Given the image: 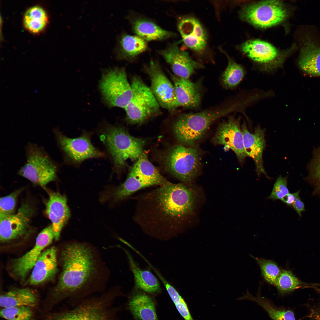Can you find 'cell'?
I'll return each mask as SVG.
<instances>
[{"instance_id": "cell-34", "label": "cell", "mask_w": 320, "mask_h": 320, "mask_svg": "<svg viewBox=\"0 0 320 320\" xmlns=\"http://www.w3.org/2000/svg\"><path fill=\"white\" fill-rule=\"evenodd\" d=\"M257 262L265 280L269 284L275 285L281 271L274 261L252 256Z\"/></svg>"}, {"instance_id": "cell-1", "label": "cell", "mask_w": 320, "mask_h": 320, "mask_svg": "<svg viewBox=\"0 0 320 320\" xmlns=\"http://www.w3.org/2000/svg\"><path fill=\"white\" fill-rule=\"evenodd\" d=\"M61 271L51 293L48 306L69 298L73 306L91 294L105 291L109 271L92 245L76 241L65 244L60 250Z\"/></svg>"}, {"instance_id": "cell-7", "label": "cell", "mask_w": 320, "mask_h": 320, "mask_svg": "<svg viewBox=\"0 0 320 320\" xmlns=\"http://www.w3.org/2000/svg\"><path fill=\"white\" fill-rule=\"evenodd\" d=\"M25 150L26 162L19 175L41 186L57 179V165L42 147L29 143Z\"/></svg>"}, {"instance_id": "cell-36", "label": "cell", "mask_w": 320, "mask_h": 320, "mask_svg": "<svg viewBox=\"0 0 320 320\" xmlns=\"http://www.w3.org/2000/svg\"><path fill=\"white\" fill-rule=\"evenodd\" d=\"M289 192L287 187V180L286 177L279 176L277 179L268 199L275 200H281Z\"/></svg>"}, {"instance_id": "cell-24", "label": "cell", "mask_w": 320, "mask_h": 320, "mask_svg": "<svg viewBox=\"0 0 320 320\" xmlns=\"http://www.w3.org/2000/svg\"><path fill=\"white\" fill-rule=\"evenodd\" d=\"M126 254L130 270L133 275L135 288L147 293L154 294L161 292L159 282L150 271L141 269L137 265L129 252L121 246Z\"/></svg>"}, {"instance_id": "cell-21", "label": "cell", "mask_w": 320, "mask_h": 320, "mask_svg": "<svg viewBox=\"0 0 320 320\" xmlns=\"http://www.w3.org/2000/svg\"><path fill=\"white\" fill-rule=\"evenodd\" d=\"M67 202L65 195L58 192H52L49 194L46 204V213L52 222L56 241L59 239L62 230L70 216Z\"/></svg>"}, {"instance_id": "cell-39", "label": "cell", "mask_w": 320, "mask_h": 320, "mask_svg": "<svg viewBox=\"0 0 320 320\" xmlns=\"http://www.w3.org/2000/svg\"><path fill=\"white\" fill-rule=\"evenodd\" d=\"M299 191H298L292 206L298 214L301 216L302 212L305 210V206L299 196Z\"/></svg>"}, {"instance_id": "cell-8", "label": "cell", "mask_w": 320, "mask_h": 320, "mask_svg": "<svg viewBox=\"0 0 320 320\" xmlns=\"http://www.w3.org/2000/svg\"><path fill=\"white\" fill-rule=\"evenodd\" d=\"M132 96L124 108L127 121L132 124H142L158 115L160 106L148 87L139 76L132 78Z\"/></svg>"}, {"instance_id": "cell-22", "label": "cell", "mask_w": 320, "mask_h": 320, "mask_svg": "<svg viewBox=\"0 0 320 320\" xmlns=\"http://www.w3.org/2000/svg\"><path fill=\"white\" fill-rule=\"evenodd\" d=\"M178 107L193 108L198 107L201 99V89L199 82H194L171 73Z\"/></svg>"}, {"instance_id": "cell-3", "label": "cell", "mask_w": 320, "mask_h": 320, "mask_svg": "<svg viewBox=\"0 0 320 320\" xmlns=\"http://www.w3.org/2000/svg\"><path fill=\"white\" fill-rule=\"evenodd\" d=\"M237 103L196 113L180 115L173 126L175 137L181 144L195 145L215 121L238 109Z\"/></svg>"}, {"instance_id": "cell-23", "label": "cell", "mask_w": 320, "mask_h": 320, "mask_svg": "<svg viewBox=\"0 0 320 320\" xmlns=\"http://www.w3.org/2000/svg\"><path fill=\"white\" fill-rule=\"evenodd\" d=\"M148 48L147 41L137 35L122 33L117 38L113 52L119 60L132 61Z\"/></svg>"}, {"instance_id": "cell-15", "label": "cell", "mask_w": 320, "mask_h": 320, "mask_svg": "<svg viewBox=\"0 0 320 320\" xmlns=\"http://www.w3.org/2000/svg\"><path fill=\"white\" fill-rule=\"evenodd\" d=\"M294 47L282 53L268 42L253 39L242 44L240 49L247 57L261 66L263 69L270 71L281 66Z\"/></svg>"}, {"instance_id": "cell-19", "label": "cell", "mask_w": 320, "mask_h": 320, "mask_svg": "<svg viewBox=\"0 0 320 320\" xmlns=\"http://www.w3.org/2000/svg\"><path fill=\"white\" fill-rule=\"evenodd\" d=\"M244 148L247 156L253 159L258 176L263 174L267 177L263 165V154L265 145V130L257 126L253 133L248 130L245 122L241 126Z\"/></svg>"}, {"instance_id": "cell-16", "label": "cell", "mask_w": 320, "mask_h": 320, "mask_svg": "<svg viewBox=\"0 0 320 320\" xmlns=\"http://www.w3.org/2000/svg\"><path fill=\"white\" fill-rule=\"evenodd\" d=\"M240 120V117L229 116L227 120L220 124L212 140L215 144L223 145L232 150L242 163L247 156L244 148Z\"/></svg>"}, {"instance_id": "cell-40", "label": "cell", "mask_w": 320, "mask_h": 320, "mask_svg": "<svg viewBox=\"0 0 320 320\" xmlns=\"http://www.w3.org/2000/svg\"><path fill=\"white\" fill-rule=\"evenodd\" d=\"M297 191L293 193H289L281 200L289 206H292L294 203Z\"/></svg>"}, {"instance_id": "cell-32", "label": "cell", "mask_w": 320, "mask_h": 320, "mask_svg": "<svg viewBox=\"0 0 320 320\" xmlns=\"http://www.w3.org/2000/svg\"><path fill=\"white\" fill-rule=\"evenodd\" d=\"M228 64L221 77L223 86L227 89L235 88L243 79L245 71L243 67L227 55Z\"/></svg>"}, {"instance_id": "cell-11", "label": "cell", "mask_w": 320, "mask_h": 320, "mask_svg": "<svg viewBox=\"0 0 320 320\" xmlns=\"http://www.w3.org/2000/svg\"><path fill=\"white\" fill-rule=\"evenodd\" d=\"M53 132L66 162L79 164L87 159L104 156V154L92 144L90 135L87 133L78 137L70 138L57 128L53 129Z\"/></svg>"}, {"instance_id": "cell-12", "label": "cell", "mask_w": 320, "mask_h": 320, "mask_svg": "<svg viewBox=\"0 0 320 320\" xmlns=\"http://www.w3.org/2000/svg\"><path fill=\"white\" fill-rule=\"evenodd\" d=\"M34 212L33 207L25 202L16 213L0 217L1 243L11 245L28 236L31 232L30 223Z\"/></svg>"}, {"instance_id": "cell-6", "label": "cell", "mask_w": 320, "mask_h": 320, "mask_svg": "<svg viewBox=\"0 0 320 320\" xmlns=\"http://www.w3.org/2000/svg\"><path fill=\"white\" fill-rule=\"evenodd\" d=\"M123 295L121 287L116 286L99 296L89 297L68 310L70 320H119L117 314L121 308L114 303Z\"/></svg>"}, {"instance_id": "cell-13", "label": "cell", "mask_w": 320, "mask_h": 320, "mask_svg": "<svg viewBox=\"0 0 320 320\" xmlns=\"http://www.w3.org/2000/svg\"><path fill=\"white\" fill-rule=\"evenodd\" d=\"M54 239L52 225L44 228L37 237L33 248L23 256L12 259L8 266L10 275L21 282L25 281L42 252Z\"/></svg>"}, {"instance_id": "cell-33", "label": "cell", "mask_w": 320, "mask_h": 320, "mask_svg": "<svg viewBox=\"0 0 320 320\" xmlns=\"http://www.w3.org/2000/svg\"><path fill=\"white\" fill-rule=\"evenodd\" d=\"M33 308L24 306L2 308L0 316L7 320H34Z\"/></svg>"}, {"instance_id": "cell-18", "label": "cell", "mask_w": 320, "mask_h": 320, "mask_svg": "<svg viewBox=\"0 0 320 320\" xmlns=\"http://www.w3.org/2000/svg\"><path fill=\"white\" fill-rule=\"evenodd\" d=\"M57 250L54 247L44 249L37 260L27 283L41 284L52 280L58 271Z\"/></svg>"}, {"instance_id": "cell-2", "label": "cell", "mask_w": 320, "mask_h": 320, "mask_svg": "<svg viewBox=\"0 0 320 320\" xmlns=\"http://www.w3.org/2000/svg\"><path fill=\"white\" fill-rule=\"evenodd\" d=\"M138 196L133 220L147 235L166 240L192 213L197 196L192 188L170 182Z\"/></svg>"}, {"instance_id": "cell-4", "label": "cell", "mask_w": 320, "mask_h": 320, "mask_svg": "<svg viewBox=\"0 0 320 320\" xmlns=\"http://www.w3.org/2000/svg\"><path fill=\"white\" fill-rule=\"evenodd\" d=\"M100 135L112 161L114 171L118 174L127 160L136 161L143 152L145 140L132 136L121 126L107 125Z\"/></svg>"}, {"instance_id": "cell-29", "label": "cell", "mask_w": 320, "mask_h": 320, "mask_svg": "<svg viewBox=\"0 0 320 320\" xmlns=\"http://www.w3.org/2000/svg\"><path fill=\"white\" fill-rule=\"evenodd\" d=\"M260 291L256 297L247 292L240 300H247L255 302L261 306L273 320H296L294 313L289 310L280 308L274 305L268 299L262 297Z\"/></svg>"}, {"instance_id": "cell-20", "label": "cell", "mask_w": 320, "mask_h": 320, "mask_svg": "<svg viewBox=\"0 0 320 320\" xmlns=\"http://www.w3.org/2000/svg\"><path fill=\"white\" fill-rule=\"evenodd\" d=\"M177 28L182 40L187 47L199 53L205 49L207 36L198 20L192 17L183 18L178 22Z\"/></svg>"}, {"instance_id": "cell-10", "label": "cell", "mask_w": 320, "mask_h": 320, "mask_svg": "<svg viewBox=\"0 0 320 320\" xmlns=\"http://www.w3.org/2000/svg\"><path fill=\"white\" fill-rule=\"evenodd\" d=\"M241 18L260 28L276 25L284 21L288 12L283 3L279 1H266L250 4L243 7Z\"/></svg>"}, {"instance_id": "cell-38", "label": "cell", "mask_w": 320, "mask_h": 320, "mask_svg": "<svg viewBox=\"0 0 320 320\" xmlns=\"http://www.w3.org/2000/svg\"><path fill=\"white\" fill-rule=\"evenodd\" d=\"M311 168L313 175L320 181V150L315 156Z\"/></svg>"}, {"instance_id": "cell-27", "label": "cell", "mask_w": 320, "mask_h": 320, "mask_svg": "<svg viewBox=\"0 0 320 320\" xmlns=\"http://www.w3.org/2000/svg\"><path fill=\"white\" fill-rule=\"evenodd\" d=\"M301 48L298 64L305 73L320 76V47L307 41Z\"/></svg>"}, {"instance_id": "cell-28", "label": "cell", "mask_w": 320, "mask_h": 320, "mask_svg": "<svg viewBox=\"0 0 320 320\" xmlns=\"http://www.w3.org/2000/svg\"><path fill=\"white\" fill-rule=\"evenodd\" d=\"M132 28L136 35L146 41L162 40L176 36L175 33L162 28L151 21L143 19L134 21Z\"/></svg>"}, {"instance_id": "cell-31", "label": "cell", "mask_w": 320, "mask_h": 320, "mask_svg": "<svg viewBox=\"0 0 320 320\" xmlns=\"http://www.w3.org/2000/svg\"><path fill=\"white\" fill-rule=\"evenodd\" d=\"M274 285L281 295L289 293L300 288L313 287L312 284L301 281L291 271L286 270L281 271Z\"/></svg>"}, {"instance_id": "cell-25", "label": "cell", "mask_w": 320, "mask_h": 320, "mask_svg": "<svg viewBox=\"0 0 320 320\" xmlns=\"http://www.w3.org/2000/svg\"><path fill=\"white\" fill-rule=\"evenodd\" d=\"M38 294L33 289L26 287L13 288L1 295L0 305L2 308L27 306L32 308L37 306Z\"/></svg>"}, {"instance_id": "cell-14", "label": "cell", "mask_w": 320, "mask_h": 320, "mask_svg": "<svg viewBox=\"0 0 320 320\" xmlns=\"http://www.w3.org/2000/svg\"><path fill=\"white\" fill-rule=\"evenodd\" d=\"M144 69L150 80L149 87L160 107L173 112L178 107L173 83L166 76L157 60H152Z\"/></svg>"}, {"instance_id": "cell-5", "label": "cell", "mask_w": 320, "mask_h": 320, "mask_svg": "<svg viewBox=\"0 0 320 320\" xmlns=\"http://www.w3.org/2000/svg\"><path fill=\"white\" fill-rule=\"evenodd\" d=\"M203 153L196 145H174L165 154L164 162L166 169L184 184L189 185L199 174Z\"/></svg>"}, {"instance_id": "cell-26", "label": "cell", "mask_w": 320, "mask_h": 320, "mask_svg": "<svg viewBox=\"0 0 320 320\" xmlns=\"http://www.w3.org/2000/svg\"><path fill=\"white\" fill-rule=\"evenodd\" d=\"M129 307L134 317L138 320H159L153 301L149 295L143 292L133 294Z\"/></svg>"}, {"instance_id": "cell-35", "label": "cell", "mask_w": 320, "mask_h": 320, "mask_svg": "<svg viewBox=\"0 0 320 320\" xmlns=\"http://www.w3.org/2000/svg\"><path fill=\"white\" fill-rule=\"evenodd\" d=\"M23 190V188H20L9 195L1 198L0 217L15 213L17 198Z\"/></svg>"}, {"instance_id": "cell-37", "label": "cell", "mask_w": 320, "mask_h": 320, "mask_svg": "<svg viewBox=\"0 0 320 320\" xmlns=\"http://www.w3.org/2000/svg\"><path fill=\"white\" fill-rule=\"evenodd\" d=\"M175 305L178 311L185 320H193L187 305L183 299Z\"/></svg>"}, {"instance_id": "cell-30", "label": "cell", "mask_w": 320, "mask_h": 320, "mask_svg": "<svg viewBox=\"0 0 320 320\" xmlns=\"http://www.w3.org/2000/svg\"><path fill=\"white\" fill-rule=\"evenodd\" d=\"M24 24L25 28L31 32L36 33L41 31L48 21L45 11L39 6L29 9L24 17Z\"/></svg>"}, {"instance_id": "cell-9", "label": "cell", "mask_w": 320, "mask_h": 320, "mask_svg": "<svg viewBox=\"0 0 320 320\" xmlns=\"http://www.w3.org/2000/svg\"><path fill=\"white\" fill-rule=\"evenodd\" d=\"M99 85L103 100L109 107L124 109L131 99L132 87L124 68L115 67L105 70Z\"/></svg>"}, {"instance_id": "cell-17", "label": "cell", "mask_w": 320, "mask_h": 320, "mask_svg": "<svg viewBox=\"0 0 320 320\" xmlns=\"http://www.w3.org/2000/svg\"><path fill=\"white\" fill-rule=\"evenodd\" d=\"M159 52L171 67L173 74L179 77L189 79L196 69L203 68L193 60L188 52L181 49L177 42L169 44Z\"/></svg>"}]
</instances>
